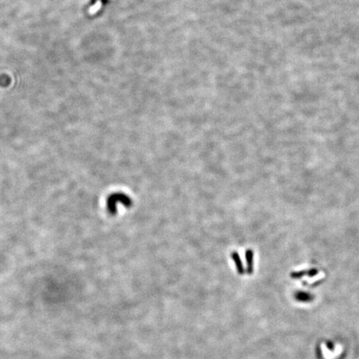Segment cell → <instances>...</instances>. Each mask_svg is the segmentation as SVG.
Wrapping results in <instances>:
<instances>
[{"mask_svg":"<svg viewBox=\"0 0 359 359\" xmlns=\"http://www.w3.org/2000/svg\"><path fill=\"white\" fill-rule=\"evenodd\" d=\"M318 269H311L308 270H302V271H299V272H293V273H291V277L293 278V279H300V278L305 276V275L309 277H313L315 276L316 274H318Z\"/></svg>","mask_w":359,"mask_h":359,"instance_id":"2","label":"cell"},{"mask_svg":"<svg viewBox=\"0 0 359 359\" xmlns=\"http://www.w3.org/2000/svg\"><path fill=\"white\" fill-rule=\"evenodd\" d=\"M245 258L247 262V273H252L254 271V252L251 249H248L245 252Z\"/></svg>","mask_w":359,"mask_h":359,"instance_id":"3","label":"cell"},{"mask_svg":"<svg viewBox=\"0 0 359 359\" xmlns=\"http://www.w3.org/2000/svg\"><path fill=\"white\" fill-rule=\"evenodd\" d=\"M119 202L124 205L125 207H130L132 205V201L130 200V198L127 195H125L124 193L117 192L115 194L111 195L107 198V208L108 212L111 215H116L117 204Z\"/></svg>","mask_w":359,"mask_h":359,"instance_id":"1","label":"cell"},{"mask_svg":"<svg viewBox=\"0 0 359 359\" xmlns=\"http://www.w3.org/2000/svg\"><path fill=\"white\" fill-rule=\"evenodd\" d=\"M310 297H311V295H310V294H308V293H303V292H300L298 293V299H302V300H307V299H309Z\"/></svg>","mask_w":359,"mask_h":359,"instance_id":"5","label":"cell"},{"mask_svg":"<svg viewBox=\"0 0 359 359\" xmlns=\"http://www.w3.org/2000/svg\"><path fill=\"white\" fill-rule=\"evenodd\" d=\"M231 258H232L233 260L235 261V265H236V269H237L238 273H239V274H243V273H245V269H244V266H243V264H242V261H241V259H240V257H239V255L238 253H237L236 251L232 252V253H231Z\"/></svg>","mask_w":359,"mask_h":359,"instance_id":"4","label":"cell"}]
</instances>
